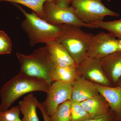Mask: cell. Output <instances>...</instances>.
Instances as JSON below:
<instances>
[{"mask_svg":"<svg viewBox=\"0 0 121 121\" xmlns=\"http://www.w3.org/2000/svg\"><path fill=\"white\" fill-rule=\"evenodd\" d=\"M51 86L44 80L19 73L0 89V111L8 110L12 104L25 94L35 91L48 93Z\"/></svg>","mask_w":121,"mask_h":121,"instance_id":"obj_1","label":"cell"},{"mask_svg":"<svg viewBox=\"0 0 121 121\" xmlns=\"http://www.w3.org/2000/svg\"><path fill=\"white\" fill-rule=\"evenodd\" d=\"M25 16V19L21 26L27 33L32 46L36 44H47L51 41H57L63 35L65 24L54 25L45 21L34 12L27 13L19 5H17Z\"/></svg>","mask_w":121,"mask_h":121,"instance_id":"obj_2","label":"cell"},{"mask_svg":"<svg viewBox=\"0 0 121 121\" xmlns=\"http://www.w3.org/2000/svg\"><path fill=\"white\" fill-rule=\"evenodd\" d=\"M16 55L20 64L19 74L41 79L51 84L52 76L56 67L46 45L36 49L29 55L17 52Z\"/></svg>","mask_w":121,"mask_h":121,"instance_id":"obj_3","label":"cell"},{"mask_svg":"<svg viewBox=\"0 0 121 121\" xmlns=\"http://www.w3.org/2000/svg\"><path fill=\"white\" fill-rule=\"evenodd\" d=\"M81 28L65 24V31L57 40L65 47L77 65L87 57L94 35Z\"/></svg>","mask_w":121,"mask_h":121,"instance_id":"obj_4","label":"cell"},{"mask_svg":"<svg viewBox=\"0 0 121 121\" xmlns=\"http://www.w3.org/2000/svg\"><path fill=\"white\" fill-rule=\"evenodd\" d=\"M71 4L78 18L86 24L103 21L107 16H119V13L105 7L101 0H72Z\"/></svg>","mask_w":121,"mask_h":121,"instance_id":"obj_5","label":"cell"},{"mask_svg":"<svg viewBox=\"0 0 121 121\" xmlns=\"http://www.w3.org/2000/svg\"><path fill=\"white\" fill-rule=\"evenodd\" d=\"M43 16L42 19L54 25H69L81 27L96 28L92 24L82 22L76 15L71 6L59 7L54 2L47 1L44 4Z\"/></svg>","mask_w":121,"mask_h":121,"instance_id":"obj_6","label":"cell"},{"mask_svg":"<svg viewBox=\"0 0 121 121\" xmlns=\"http://www.w3.org/2000/svg\"><path fill=\"white\" fill-rule=\"evenodd\" d=\"M121 51V39L110 33L101 32L92 38L87 56L101 59L115 52Z\"/></svg>","mask_w":121,"mask_h":121,"instance_id":"obj_7","label":"cell"},{"mask_svg":"<svg viewBox=\"0 0 121 121\" xmlns=\"http://www.w3.org/2000/svg\"><path fill=\"white\" fill-rule=\"evenodd\" d=\"M47 94V98L41 104L44 110L50 117L60 104L71 99V84L59 81L53 82Z\"/></svg>","mask_w":121,"mask_h":121,"instance_id":"obj_8","label":"cell"},{"mask_svg":"<svg viewBox=\"0 0 121 121\" xmlns=\"http://www.w3.org/2000/svg\"><path fill=\"white\" fill-rule=\"evenodd\" d=\"M78 75L95 84L113 86L104 73L100 59L87 56L76 66Z\"/></svg>","mask_w":121,"mask_h":121,"instance_id":"obj_9","label":"cell"},{"mask_svg":"<svg viewBox=\"0 0 121 121\" xmlns=\"http://www.w3.org/2000/svg\"><path fill=\"white\" fill-rule=\"evenodd\" d=\"M71 86L72 101L81 103L99 94L94 83L78 75Z\"/></svg>","mask_w":121,"mask_h":121,"instance_id":"obj_10","label":"cell"},{"mask_svg":"<svg viewBox=\"0 0 121 121\" xmlns=\"http://www.w3.org/2000/svg\"><path fill=\"white\" fill-rule=\"evenodd\" d=\"M107 78L115 86L121 77V51L115 52L100 59Z\"/></svg>","mask_w":121,"mask_h":121,"instance_id":"obj_11","label":"cell"},{"mask_svg":"<svg viewBox=\"0 0 121 121\" xmlns=\"http://www.w3.org/2000/svg\"><path fill=\"white\" fill-rule=\"evenodd\" d=\"M50 58L56 67L77 65L65 47L57 41L46 44Z\"/></svg>","mask_w":121,"mask_h":121,"instance_id":"obj_12","label":"cell"},{"mask_svg":"<svg viewBox=\"0 0 121 121\" xmlns=\"http://www.w3.org/2000/svg\"><path fill=\"white\" fill-rule=\"evenodd\" d=\"M99 94L104 97L116 115L117 120L121 121V86H106L95 83Z\"/></svg>","mask_w":121,"mask_h":121,"instance_id":"obj_13","label":"cell"},{"mask_svg":"<svg viewBox=\"0 0 121 121\" xmlns=\"http://www.w3.org/2000/svg\"><path fill=\"white\" fill-rule=\"evenodd\" d=\"M80 103L91 118L102 117L113 112L107 102L99 94Z\"/></svg>","mask_w":121,"mask_h":121,"instance_id":"obj_14","label":"cell"},{"mask_svg":"<svg viewBox=\"0 0 121 121\" xmlns=\"http://www.w3.org/2000/svg\"><path fill=\"white\" fill-rule=\"evenodd\" d=\"M39 103L32 93L28 94L20 101L19 106L23 115L22 121H40L36 112Z\"/></svg>","mask_w":121,"mask_h":121,"instance_id":"obj_15","label":"cell"},{"mask_svg":"<svg viewBox=\"0 0 121 121\" xmlns=\"http://www.w3.org/2000/svg\"><path fill=\"white\" fill-rule=\"evenodd\" d=\"M76 66L55 67L52 76V82L59 81L71 84L78 75Z\"/></svg>","mask_w":121,"mask_h":121,"instance_id":"obj_16","label":"cell"},{"mask_svg":"<svg viewBox=\"0 0 121 121\" xmlns=\"http://www.w3.org/2000/svg\"><path fill=\"white\" fill-rule=\"evenodd\" d=\"M91 24L96 28H100L108 31L116 38L121 39V19L110 21H95Z\"/></svg>","mask_w":121,"mask_h":121,"instance_id":"obj_17","label":"cell"},{"mask_svg":"<svg viewBox=\"0 0 121 121\" xmlns=\"http://www.w3.org/2000/svg\"><path fill=\"white\" fill-rule=\"evenodd\" d=\"M0 1H8L20 4L28 7L41 18L43 16V8L47 1L53 2V0H0Z\"/></svg>","mask_w":121,"mask_h":121,"instance_id":"obj_18","label":"cell"},{"mask_svg":"<svg viewBox=\"0 0 121 121\" xmlns=\"http://www.w3.org/2000/svg\"><path fill=\"white\" fill-rule=\"evenodd\" d=\"M71 101H66L60 104L52 116L50 121H70Z\"/></svg>","mask_w":121,"mask_h":121,"instance_id":"obj_19","label":"cell"},{"mask_svg":"<svg viewBox=\"0 0 121 121\" xmlns=\"http://www.w3.org/2000/svg\"><path fill=\"white\" fill-rule=\"evenodd\" d=\"M91 118L89 113L80 103L71 101L70 121H86Z\"/></svg>","mask_w":121,"mask_h":121,"instance_id":"obj_20","label":"cell"},{"mask_svg":"<svg viewBox=\"0 0 121 121\" xmlns=\"http://www.w3.org/2000/svg\"><path fill=\"white\" fill-rule=\"evenodd\" d=\"M19 106L13 107L9 110L0 111V121H22L20 117Z\"/></svg>","mask_w":121,"mask_h":121,"instance_id":"obj_21","label":"cell"},{"mask_svg":"<svg viewBox=\"0 0 121 121\" xmlns=\"http://www.w3.org/2000/svg\"><path fill=\"white\" fill-rule=\"evenodd\" d=\"M12 51L11 39L4 32L0 30V55L10 54Z\"/></svg>","mask_w":121,"mask_h":121,"instance_id":"obj_22","label":"cell"},{"mask_svg":"<svg viewBox=\"0 0 121 121\" xmlns=\"http://www.w3.org/2000/svg\"><path fill=\"white\" fill-rule=\"evenodd\" d=\"M116 115L113 112L109 114L95 118H91L86 121H117Z\"/></svg>","mask_w":121,"mask_h":121,"instance_id":"obj_23","label":"cell"},{"mask_svg":"<svg viewBox=\"0 0 121 121\" xmlns=\"http://www.w3.org/2000/svg\"><path fill=\"white\" fill-rule=\"evenodd\" d=\"M72 0H53L55 4L62 7H68L71 3Z\"/></svg>","mask_w":121,"mask_h":121,"instance_id":"obj_24","label":"cell"},{"mask_svg":"<svg viewBox=\"0 0 121 121\" xmlns=\"http://www.w3.org/2000/svg\"><path fill=\"white\" fill-rule=\"evenodd\" d=\"M38 108H39V110L41 111V113L43 115L44 121H50L49 120V117L43 108L42 104L41 103H39L38 105Z\"/></svg>","mask_w":121,"mask_h":121,"instance_id":"obj_25","label":"cell"},{"mask_svg":"<svg viewBox=\"0 0 121 121\" xmlns=\"http://www.w3.org/2000/svg\"><path fill=\"white\" fill-rule=\"evenodd\" d=\"M116 86H121V77L119 79V80L118 82H117V84H116Z\"/></svg>","mask_w":121,"mask_h":121,"instance_id":"obj_26","label":"cell"},{"mask_svg":"<svg viewBox=\"0 0 121 121\" xmlns=\"http://www.w3.org/2000/svg\"><path fill=\"white\" fill-rule=\"evenodd\" d=\"M107 1H108L109 2H110L111 1V0H106Z\"/></svg>","mask_w":121,"mask_h":121,"instance_id":"obj_27","label":"cell"},{"mask_svg":"<svg viewBox=\"0 0 121 121\" xmlns=\"http://www.w3.org/2000/svg\"></svg>","mask_w":121,"mask_h":121,"instance_id":"obj_28","label":"cell"},{"mask_svg":"<svg viewBox=\"0 0 121 121\" xmlns=\"http://www.w3.org/2000/svg\"></svg>","mask_w":121,"mask_h":121,"instance_id":"obj_29","label":"cell"}]
</instances>
